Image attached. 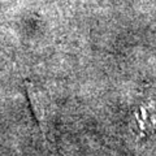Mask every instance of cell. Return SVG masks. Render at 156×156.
I'll list each match as a JSON object with an SVG mask.
<instances>
[{
  "label": "cell",
  "instance_id": "6da1fadb",
  "mask_svg": "<svg viewBox=\"0 0 156 156\" xmlns=\"http://www.w3.org/2000/svg\"><path fill=\"white\" fill-rule=\"evenodd\" d=\"M25 94L29 108L33 115L34 121L38 124L42 131H44V119H46V104L44 99L42 96V92L39 91L31 82L25 83Z\"/></svg>",
  "mask_w": 156,
  "mask_h": 156
}]
</instances>
